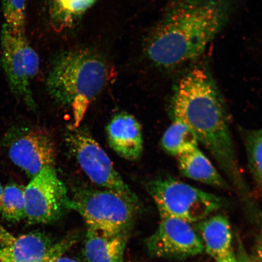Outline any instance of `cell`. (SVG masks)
I'll return each instance as SVG.
<instances>
[{
	"instance_id": "1",
	"label": "cell",
	"mask_w": 262,
	"mask_h": 262,
	"mask_svg": "<svg viewBox=\"0 0 262 262\" xmlns=\"http://www.w3.org/2000/svg\"><path fill=\"white\" fill-rule=\"evenodd\" d=\"M171 111L173 120L184 123L214 157L243 196L248 189L238 165L227 107L211 74L204 67L191 69L173 88Z\"/></svg>"
},
{
	"instance_id": "2",
	"label": "cell",
	"mask_w": 262,
	"mask_h": 262,
	"mask_svg": "<svg viewBox=\"0 0 262 262\" xmlns=\"http://www.w3.org/2000/svg\"><path fill=\"white\" fill-rule=\"evenodd\" d=\"M238 0H180L149 35L147 57L162 68L195 61L227 25Z\"/></svg>"
},
{
	"instance_id": "3",
	"label": "cell",
	"mask_w": 262,
	"mask_h": 262,
	"mask_svg": "<svg viewBox=\"0 0 262 262\" xmlns=\"http://www.w3.org/2000/svg\"><path fill=\"white\" fill-rule=\"evenodd\" d=\"M105 61L94 52L78 49L64 51L52 62L47 80L49 95L55 102L73 111L78 128L91 101L109 79Z\"/></svg>"
},
{
	"instance_id": "4",
	"label": "cell",
	"mask_w": 262,
	"mask_h": 262,
	"mask_svg": "<svg viewBox=\"0 0 262 262\" xmlns=\"http://www.w3.org/2000/svg\"><path fill=\"white\" fill-rule=\"evenodd\" d=\"M70 208L77 212L88 229L107 235L128 234L139 204L108 189H83L70 199Z\"/></svg>"
},
{
	"instance_id": "5",
	"label": "cell",
	"mask_w": 262,
	"mask_h": 262,
	"mask_svg": "<svg viewBox=\"0 0 262 262\" xmlns=\"http://www.w3.org/2000/svg\"><path fill=\"white\" fill-rule=\"evenodd\" d=\"M148 190L160 215L189 224L204 220L224 204L220 196L172 179L153 180L149 183Z\"/></svg>"
},
{
	"instance_id": "6",
	"label": "cell",
	"mask_w": 262,
	"mask_h": 262,
	"mask_svg": "<svg viewBox=\"0 0 262 262\" xmlns=\"http://www.w3.org/2000/svg\"><path fill=\"white\" fill-rule=\"evenodd\" d=\"M3 144L13 163L31 179L47 167H54L56 146L44 129L16 124L5 134Z\"/></svg>"
},
{
	"instance_id": "7",
	"label": "cell",
	"mask_w": 262,
	"mask_h": 262,
	"mask_svg": "<svg viewBox=\"0 0 262 262\" xmlns=\"http://www.w3.org/2000/svg\"><path fill=\"white\" fill-rule=\"evenodd\" d=\"M68 146L81 168L92 182L139 204V199L115 169L109 156L86 131L72 129L67 135Z\"/></svg>"
},
{
	"instance_id": "8",
	"label": "cell",
	"mask_w": 262,
	"mask_h": 262,
	"mask_svg": "<svg viewBox=\"0 0 262 262\" xmlns=\"http://www.w3.org/2000/svg\"><path fill=\"white\" fill-rule=\"evenodd\" d=\"M25 219L29 224H51L70 210L67 188L55 167H47L25 188Z\"/></svg>"
},
{
	"instance_id": "9",
	"label": "cell",
	"mask_w": 262,
	"mask_h": 262,
	"mask_svg": "<svg viewBox=\"0 0 262 262\" xmlns=\"http://www.w3.org/2000/svg\"><path fill=\"white\" fill-rule=\"evenodd\" d=\"M160 217L158 228L146 242L153 256L182 260L204 251V242L191 224L170 216Z\"/></svg>"
},
{
	"instance_id": "10",
	"label": "cell",
	"mask_w": 262,
	"mask_h": 262,
	"mask_svg": "<svg viewBox=\"0 0 262 262\" xmlns=\"http://www.w3.org/2000/svg\"><path fill=\"white\" fill-rule=\"evenodd\" d=\"M0 262H53L72 246L64 238L57 244L39 232L16 237L0 225Z\"/></svg>"
},
{
	"instance_id": "11",
	"label": "cell",
	"mask_w": 262,
	"mask_h": 262,
	"mask_svg": "<svg viewBox=\"0 0 262 262\" xmlns=\"http://www.w3.org/2000/svg\"><path fill=\"white\" fill-rule=\"evenodd\" d=\"M26 38V34H16L6 24L3 25L2 65L11 93L19 102L35 112L37 106L32 95L31 80L24 52Z\"/></svg>"
},
{
	"instance_id": "12",
	"label": "cell",
	"mask_w": 262,
	"mask_h": 262,
	"mask_svg": "<svg viewBox=\"0 0 262 262\" xmlns=\"http://www.w3.org/2000/svg\"><path fill=\"white\" fill-rule=\"evenodd\" d=\"M108 143L115 152L122 158L135 161L143 151L142 126L132 115H116L106 127Z\"/></svg>"
},
{
	"instance_id": "13",
	"label": "cell",
	"mask_w": 262,
	"mask_h": 262,
	"mask_svg": "<svg viewBox=\"0 0 262 262\" xmlns=\"http://www.w3.org/2000/svg\"><path fill=\"white\" fill-rule=\"evenodd\" d=\"M205 250L215 262H238L232 247V235L227 217L215 215L198 223Z\"/></svg>"
},
{
	"instance_id": "14",
	"label": "cell",
	"mask_w": 262,
	"mask_h": 262,
	"mask_svg": "<svg viewBox=\"0 0 262 262\" xmlns=\"http://www.w3.org/2000/svg\"><path fill=\"white\" fill-rule=\"evenodd\" d=\"M127 234L107 235L88 229L83 254L88 262H123Z\"/></svg>"
},
{
	"instance_id": "15",
	"label": "cell",
	"mask_w": 262,
	"mask_h": 262,
	"mask_svg": "<svg viewBox=\"0 0 262 262\" xmlns=\"http://www.w3.org/2000/svg\"><path fill=\"white\" fill-rule=\"evenodd\" d=\"M183 176L195 181L221 188H228L227 183L199 147L178 157Z\"/></svg>"
},
{
	"instance_id": "16",
	"label": "cell",
	"mask_w": 262,
	"mask_h": 262,
	"mask_svg": "<svg viewBox=\"0 0 262 262\" xmlns=\"http://www.w3.org/2000/svg\"><path fill=\"white\" fill-rule=\"evenodd\" d=\"M164 150L177 157L198 147L199 140L190 127L179 120L173 122L164 133L161 141Z\"/></svg>"
},
{
	"instance_id": "17",
	"label": "cell",
	"mask_w": 262,
	"mask_h": 262,
	"mask_svg": "<svg viewBox=\"0 0 262 262\" xmlns=\"http://www.w3.org/2000/svg\"><path fill=\"white\" fill-rule=\"evenodd\" d=\"M0 214L5 220L17 223L25 219V188L17 183H9L3 189Z\"/></svg>"
},
{
	"instance_id": "18",
	"label": "cell",
	"mask_w": 262,
	"mask_h": 262,
	"mask_svg": "<svg viewBox=\"0 0 262 262\" xmlns=\"http://www.w3.org/2000/svg\"><path fill=\"white\" fill-rule=\"evenodd\" d=\"M97 0H54L51 16L54 23L68 24L84 14Z\"/></svg>"
},
{
	"instance_id": "19",
	"label": "cell",
	"mask_w": 262,
	"mask_h": 262,
	"mask_svg": "<svg viewBox=\"0 0 262 262\" xmlns=\"http://www.w3.org/2000/svg\"><path fill=\"white\" fill-rule=\"evenodd\" d=\"M245 144L249 168L255 181L262 186V129L248 131Z\"/></svg>"
},
{
	"instance_id": "20",
	"label": "cell",
	"mask_w": 262,
	"mask_h": 262,
	"mask_svg": "<svg viewBox=\"0 0 262 262\" xmlns=\"http://www.w3.org/2000/svg\"><path fill=\"white\" fill-rule=\"evenodd\" d=\"M27 2L28 0H2L5 24L18 34H26Z\"/></svg>"
},
{
	"instance_id": "21",
	"label": "cell",
	"mask_w": 262,
	"mask_h": 262,
	"mask_svg": "<svg viewBox=\"0 0 262 262\" xmlns=\"http://www.w3.org/2000/svg\"><path fill=\"white\" fill-rule=\"evenodd\" d=\"M253 261L262 262V235L257 238V241L255 242L254 248V261Z\"/></svg>"
},
{
	"instance_id": "22",
	"label": "cell",
	"mask_w": 262,
	"mask_h": 262,
	"mask_svg": "<svg viewBox=\"0 0 262 262\" xmlns=\"http://www.w3.org/2000/svg\"><path fill=\"white\" fill-rule=\"evenodd\" d=\"M237 244V252L236 255L238 262H247L248 255L245 250L243 244H242V242L239 240V239Z\"/></svg>"
},
{
	"instance_id": "23",
	"label": "cell",
	"mask_w": 262,
	"mask_h": 262,
	"mask_svg": "<svg viewBox=\"0 0 262 262\" xmlns=\"http://www.w3.org/2000/svg\"><path fill=\"white\" fill-rule=\"evenodd\" d=\"M53 262H81L77 260L74 259V258H72L68 257L61 256L56 260H54Z\"/></svg>"
},
{
	"instance_id": "24",
	"label": "cell",
	"mask_w": 262,
	"mask_h": 262,
	"mask_svg": "<svg viewBox=\"0 0 262 262\" xmlns=\"http://www.w3.org/2000/svg\"><path fill=\"white\" fill-rule=\"evenodd\" d=\"M3 188L2 187V185H1V183H0V202H1L2 195H3Z\"/></svg>"
},
{
	"instance_id": "25",
	"label": "cell",
	"mask_w": 262,
	"mask_h": 262,
	"mask_svg": "<svg viewBox=\"0 0 262 262\" xmlns=\"http://www.w3.org/2000/svg\"><path fill=\"white\" fill-rule=\"evenodd\" d=\"M247 262H253L251 260V258L248 257Z\"/></svg>"
}]
</instances>
